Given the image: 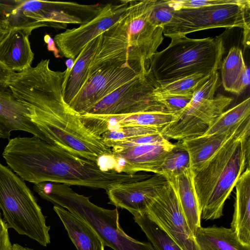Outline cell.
Masks as SVG:
<instances>
[{
  "label": "cell",
  "mask_w": 250,
  "mask_h": 250,
  "mask_svg": "<svg viewBox=\"0 0 250 250\" xmlns=\"http://www.w3.org/2000/svg\"><path fill=\"white\" fill-rule=\"evenodd\" d=\"M49 63V59L42 60L35 67L13 72L7 85L27 107L31 121L43 133L45 142L99 164L100 158L111 156V149L89 132L79 114L64 102L65 70H53Z\"/></svg>",
  "instance_id": "6da1fadb"
},
{
  "label": "cell",
  "mask_w": 250,
  "mask_h": 250,
  "mask_svg": "<svg viewBox=\"0 0 250 250\" xmlns=\"http://www.w3.org/2000/svg\"><path fill=\"white\" fill-rule=\"evenodd\" d=\"M2 156L14 172L34 184L51 182L107 192L121 184L149 177L104 169L96 162L78 157L35 136L9 139Z\"/></svg>",
  "instance_id": "7a4b0ae2"
},
{
  "label": "cell",
  "mask_w": 250,
  "mask_h": 250,
  "mask_svg": "<svg viewBox=\"0 0 250 250\" xmlns=\"http://www.w3.org/2000/svg\"><path fill=\"white\" fill-rule=\"evenodd\" d=\"M250 117L207 164L193 173L201 219L213 220L223 208L241 174L250 167Z\"/></svg>",
  "instance_id": "3957f363"
},
{
  "label": "cell",
  "mask_w": 250,
  "mask_h": 250,
  "mask_svg": "<svg viewBox=\"0 0 250 250\" xmlns=\"http://www.w3.org/2000/svg\"><path fill=\"white\" fill-rule=\"evenodd\" d=\"M170 39L169 45L156 52L148 62V73L157 84L195 74H212L220 67L225 52L221 37Z\"/></svg>",
  "instance_id": "277c9868"
},
{
  "label": "cell",
  "mask_w": 250,
  "mask_h": 250,
  "mask_svg": "<svg viewBox=\"0 0 250 250\" xmlns=\"http://www.w3.org/2000/svg\"><path fill=\"white\" fill-rule=\"evenodd\" d=\"M37 193L42 198L87 222L98 233L104 246L114 250H155L151 243L139 241L124 232L117 208L107 209L95 205L89 197L76 193L69 185L44 182L39 186Z\"/></svg>",
  "instance_id": "5b68a950"
},
{
  "label": "cell",
  "mask_w": 250,
  "mask_h": 250,
  "mask_svg": "<svg viewBox=\"0 0 250 250\" xmlns=\"http://www.w3.org/2000/svg\"><path fill=\"white\" fill-rule=\"evenodd\" d=\"M0 209L8 228L46 247L50 227L32 191L24 181L0 163Z\"/></svg>",
  "instance_id": "8992f818"
},
{
  "label": "cell",
  "mask_w": 250,
  "mask_h": 250,
  "mask_svg": "<svg viewBox=\"0 0 250 250\" xmlns=\"http://www.w3.org/2000/svg\"><path fill=\"white\" fill-rule=\"evenodd\" d=\"M219 86L218 72L211 76L193 94L190 103L178 119L160 129V133L178 141L203 135L214 120L229 106L230 97L215 93Z\"/></svg>",
  "instance_id": "52a82bcc"
},
{
  "label": "cell",
  "mask_w": 250,
  "mask_h": 250,
  "mask_svg": "<svg viewBox=\"0 0 250 250\" xmlns=\"http://www.w3.org/2000/svg\"><path fill=\"white\" fill-rule=\"evenodd\" d=\"M250 1L241 4H222L175 11L163 27L164 36L171 38L210 28L239 27L244 40L250 38Z\"/></svg>",
  "instance_id": "ba28073f"
},
{
  "label": "cell",
  "mask_w": 250,
  "mask_h": 250,
  "mask_svg": "<svg viewBox=\"0 0 250 250\" xmlns=\"http://www.w3.org/2000/svg\"><path fill=\"white\" fill-rule=\"evenodd\" d=\"M157 85L147 70L105 96L83 114L120 115L167 111L153 95Z\"/></svg>",
  "instance_id": "9c48e42d"
},
{
  "label": "cell",
  "mask_w": 250,
  "mask_h": 250,
  "mask_svg": "<svg viewBox=\"0 0 250 250\" xmlns=\"http://www.w3.org/2000/svg\"><path fill=\"white\" fill-rule=\"evenodd\" d=\"M148 62L132 61L121 65L108 67L96 71L87 78L68 105L79 115L83 114L106 95L146 72Z\"/></svg>",
  "instance_id": "30bf717a"
},
{
  "label": "cell",
  "mask_w": 250,
  "mask_h": 250,
  "mask_svg": "<svg viewBox=\"0 0 250 250\" xmlns=\"http://www.w3.org/2000/svg\"><path fill=\"white\" fill-rule=\"evenodd\" d=\"M182 250H200L176 192L168 182L147 203L144 210Z\"/></svg>",
  "instance_id": "8fae6325"
},
{
  "label": "cell",
  "mask_w": 250,
  "mask_h": 250,
  "mask_svg": "<svg viewBox=\"0 0 250 250\" xmlns=\"http://www.w3.org/2000/svg\"><path fill=\"white\" fill-rule=\"evenodd\" d=\"M104 4L74 2L22 0L24 16L36 28L50 26L64 29L68 24H82L95 17Z\"/></svg>",
  "instance_id": "7c38bea8"
},
{
  "label": "cell",
  "mask_w": 250,
  "mask_h": 250,
  "mask_svg": "<svg viewBox=\"0 0 250 250\" xmlns=\"http://www.w3.org/2000/svg\"><path fill=\"white\" fill-rule=\"evenodd\" d=\"M130 0L104 4L93 19L76 28L56 35L54 41L60 53L73 61L91 41L122 19L127 13Z\"/></svg>",
  "instance_id": "4fadbf2b"
},
{
  "label": "cell",
  "mask_w": 250,
  "mask_h": 250,
  "mask_svg": "<svg viewBox=\"0 0 250 250\" xmlns=\"http://www.w3.org/2000/svg\"><path fill=\"white\" fill-rule=\"evenodd\" d=\"M154 1L130 0L129 10L123 19L135 60L149 61L164 40L163 27L154 25L149 19Z\"/></svg>",
  "instance_id": "5bb4252c"
},
{
  "label": "cell",
  "mask_w": 250,
  "mask_h": 250,
  "mask_svg": "<svg viewBox=\"0 0 250 250\" xmlns=\"http://www.w3.org/2000/svg\"><path fill=\"white\" fill-rule=\"evenodd\" d=\"M180 114L167 111H147L120 115L83 114L80 115V118L89 132L101 138L106 132L125 126H146L161 129L176 121Z\"/></svg>",
  "instance_id": "9a60e30c"
},
{
  "label": "cell",
  "mask_w": 250,
  "mask_h": 250,
  "mask_svg": "<svg viewBox=\"0 0 250 250\" xmlns=\"http://www.w3.org/2000/svg\"><path fill=\"white\" fill-rule=\"evenodd\" d=\"M173 144L138 145L111 149L110 158L114 162L111 170L126 174L140 171L158 174L159 167Z\"/></svg>",
  "instance_id": "2e32d148"
},
{
  "label": "cell",
  "mask_w": 250,
  "mask_h": 250,
  "mask_svg": "<svg viewBox=\"0 0 250 250\" xmlns=\"http://www.w3.org/2000/svg\"><path fill=\"white\" fill-rule=\"evenodd\" d=\"M167 183L163 175L155 174L141 181L121 184L106 193L110 204L132 214L144 212L148 201Z\"/></svg>",
  "instance_id": "e0dca14e"
},
{
  "label": "cell",
  "mask_w": 250,
  "mask_h": 250,
  "mask_svg": "<svg viewBox=\"0 0 250 250\" xmlns=\"http://www.w3.org/2000/svg\"><path fill=\"white\" fill-rule=\"evenodd\" d=\"M27 107L14 95L7 85L0 84V138L10 139L11 132L21 130L45 141L39 128L30 119Z\"/></svg>",
  "instance_id": "ac0fdd59"
},
{
  "label": "cell",
  "mask_w": 250,
  "mask_h": 250,
  "mask_svg": "<svg viewBox=\"0 0 250 250\" xmlns=\"http://www.w3.org/2000/svg\"><path fill=\"white\" fill-rule=\"evenodd\" d=\"M33 30L11 29L0 42V62L10 71L20 72L31 66L34 54L29 37Z\"/></svg>",
  "instance_id": "d6986e66"
},
{
  "label": "cell",
  "mask_w": 250,
  "mask_h": 250,
  "mask_svg": "<svg viewBox=\"0 0 250 250\" xmlns=\"http://www.w3.org/2000/svg\"><path fill=\"white\" fill-rule=\"evenodd\" d=\"M244 122L222 133L202 135L181 141L188 151L190 157V168L194 173L207 164L233 135Z\"/></svg>",
  "instance_id": "ffe728a7"
},
{
  "label": "cell",
  "mask_w": 250,
  "mask_h": 250,
  "mask_svg": "<svg viewBox=\"0 0 250 250\" xmlns=\"http://www.w3.org/2000/svg\"><path fill=\"white\" fill-rule=\"evenodd\" d=\"M230 228L240 242L250 247V167H247L238 179Z\"/></svg>",
  "instance_id": "44dd1931"
},
{
  "label": "cell",
  "mask_w": 250,
  "mask_h": 250,
  "mask_svg": "<svg viewBox=\"0 0 250 250\" xmlns=\"http://www.w3.org/2000/svg\"><path fill=\"white\" fill-rule=\"evenodd\" d=\"M53 209L77 250H104L101 238L87 222L60 206L54 205Z\"/></svg>",
  "instance_id": "7402d4cb"
},
{
  "label": "cell",
  "mask_w": 250,
  "mask_h": 250,
  "mask_svg": "<svg viewBox=\"0 0 250 250\" xmlns=\"http://www.w3.org/2000/svg\"><path fill=\"white\" fill-rule=\"evenodd\" d=\"M167 180L174 188L188 225L194 234L201 227V219L193 184V172L189 167Z\"/></svg>",
  "instance_id": "603a6c76"
},
{
  "label": "cell",
  "mask_w": 250,
  "mask_h": 250,
  "mask_svg": "<svg viewBox=\"0 0 250 250\" xmlns=\"http://www.w3.org/2000/svg\"><path fill=\"white\" fill-rule=\"evenodd\" d=\"M101 36L102 34L89 42L74 61L71 69L65 70L62 84V95L64 102L68 104L86 81L88 68Z\"/></svg>",
  "instance_id": "cb8c5ba5"
},
{
  "label": "cell",
  "mask_w": 250,
  "mask_h": 250,
  "mask_svg": "<svg viewBox=\"0 0 250 250\" xmlns=\"http://www.w3.org/2000/svg\"><path fill=\"white\" fill-rule=\"evenodd\" d=\"M200 250H250L231 228L216 226L200 227L194 234Z\"/></svg>",
  "instance_id": "d4e9b609"
},
{
  "label": "cell",
  "mask_w": 250,
  "mask_h": 250,
  "mask_svg": "<svg viewBox=\"0 0 250 250\" xmlns=\"http://www.w3.org/2000/svg\"><path fill=\"white\" fill-rule=\"evenodd\" d=\"M221 80L226 91L234 94L239 81L248 67L246 64L241 49L232 46L221 62Z\"/></svg>",
  "instance_id": "484cf974"
},
{
  "label": "cell",
  "mask_w": 250,
  "mask_h": 250,
  "mask_svg": "<svg viewBox=\"0 0 250 250\" xmlns=\"http://www.w3.org/2000/svg\"><path fill=\"white\" fill-rule=\"evenodd\" d=\"M155 250H182L167 233L145 212L132 214Z\"/></svg>",
  "instance_id": "4316f807"
},
{
  "label": "cell",
  "mask_w": 250,
  "mask_h": 250,
  "mask_svg": "<svg viewBox=\"0 0 250 250\" xmlns=\"http://www.w3.org/2000/svg\"><path fill=\"white\" fill-rule=\"evenodd\" d=\"M250 117V98L224 111L210 125L203 135L225 132Z\"/></svg>",
  "instance_id": "83f0119b"
},
{
  "label": "cell",
  "mask_w": 250,
  "mask_h": 250,
  "mask_svg": "<svg viewBox=\"0 0 250 250\" xmlns=\"http://www.w3.org/2000/svg\"><path fill=\"white\" fill-rule=\"evenodd\" d=\"M190 167V157L188 151L181 141L173 144L161 165L158 174L167 179L176 176Z\"/></svg>",
  "instance_id": "f1b7e54d"
},
{
  "label": "cell",
  "mask_w": 250,
  "mask_h": 250,
  "mask_svg": "<svg viewBox=\"0 0 250 250\" xmlns=\"http://www.w3.org/2000/svg\"><path fill=\"white\" fill-rule=\"evenodd\" d=\"M212 74H195L177 79L172 82L157 84V86L153 90V95L193 94Z\"/></svg>",
  "instance_id": "f546056e"
},
{
  "label": "cell",
  "mask_w": 250,
  "mask_h": 250,
  "mask_svg": "<svg viewBox=\"0 0 250 250\" xmlns=\"http://www.w3.org/2000/svg\"><path fill=\"white\" fill-rule=\"evenodd\" d=\"M161 129L151 126H130L121 127L103 134V141H120L135 137L159 132Z\"/></svg>",
  "instance_id": "4dcf8cb0"
},
{
  "label": "cell",
  "mask_w": 250,
  "mask_h": 250,
  "mask_svg": "<svg viewBox=\"0 0 250 250\" xmlns=\"http://www.w3.org/2000/svg\"><path fill=\"white\" fill-rule=\"evenodd\" d=\"M249 0H170L167 2L175 11L222 4H241Z\"/></svg>",
  "instance_id": "1f68e13d"
},
{
  "label": "cell",
  "mask_w": 250,
  "mask_h": 250,
  "mask_svg": "<svg viewBox=\"0 0 250 250\" xmlns=\"http://www.w3.org/2000/svg\"><path fill=\"white\" fill-rule=\"evenodd\" d=\"M175 10L167 0H155L151 9L149 19L154 25L163 27L172 18Z\"/></svg>",
  "instance_id": "d6a6232c"
},
{
  "label": "cell",
  "mask_w": 250,
  "mask_h": 250,
  "mask_svg": "<svg viewBox=\"0 0 250 250\" xmlns=\"http://www.w3.org/2000/svg\"><path fill=\"white\" fill-rule=\"evenodd\" d=\"M193 94L154 95L155 100L169 112L180 113L190 103Z\"/></svg>",
  "instance_id": "836d02e7"
},
{
  "label": "cell",
  "mask_w": 250,
  "mask_h": 250,
  "mask_svg": "<svg viewBox=\"0 0 250 250\" xmlns=\"http://www.w3.org/2000/svg\"><path fill=\"white\" fill-rule=\"evenodd\" d=\"M8 229L6 223L0 218V250H11L12 244Z\"/></svg>",
  "instance_id": "e575fe53"
},
{
  "label": "cell",
  "mask_w": 250,
  "mask_h": 250,
  "mask_svg": "<svg viewBox=\"0 0 250 250\" xmlns=\"http://www.w3.org/2000/svg\"><path fill=\"white\" fill-rule=\"evenodd\" d=\"M44 41L47 44L48 50L52 52L56 58H60L61 55L60 54L59 50L57 47L54 39L52 38L49 35L47 34L44 37Z\"/></svg>",
  "instance_id": "d590c367"
},
{
  "label": "cell",
  "mask_w": 250,
  "mask_h": 250,
  "mask_svg": "<svg viewBox=\"0 0 250 250\" xmlns=\"http://www.w3.org/2000/svg\"><path fill=\"white\" fill-rule=\"evenodd\" d=\"M13 72L0 62V84L7 85Z\"/></svg>",
  "instance_id": "8d00e7d4"
},
{
  "label": "cell",
  "mask_w": 250,
  "mask_h": 250,
  "mask_svg": "<svg viewBox=\"0 0 250 250\" xmlns=\"http://www.w3.org/2000/svg\"><path fill=\"white\" fill-rule=\"evenodd\" d=\"M11 250H35L27 247H24L18 244H13L12 245Z\"/></svg>",
  "instance_id": "74e56055"
},
{
  "label": "cell",
  "mask_w": 250,
  "mask_h": 250,
  "mask_svg": "<svg viewBox=\"0 0 250 250\" xmlns=\"http://www.w3.org/2000/svg\"><path fill=\"white\" fill-rule=\"evenodd\" d=\"M8 31L0 26V42L6 36Z\"/></svg>",
  "instance_id": "f35d334b"
},
{
  "label": "cell",
  "mask_w": 250,
  "mask_h": 250,
  "mask_svg": "<svg viewBox=\"0 0 250 250\" xmlns=\"http://www.w3.org/2000/svg\"><path fill=\"white\" fill-rule=\"evenodd\" d=\"M1 212L0 211V218H1Z\"/></svg>",
  "instance_id": "ab89813d"
}]
</instances>
